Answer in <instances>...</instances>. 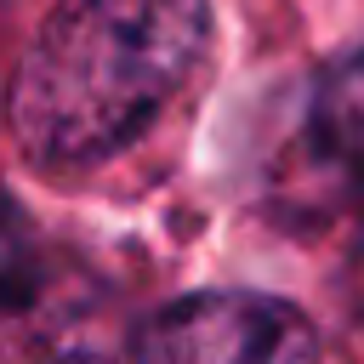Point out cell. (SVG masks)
Returning a JSON list of instances; mask_svg holds the SVG:
<instances>
[{
  "instance_id": "obj_6",
  "label": "cell",
  "mask_w": 364,
  "mask_h": 364,
  "mask_svg": "<svg viewBox=\"0 0 364 364\" xmlns=\"http://www.w3.org/2000/svg\"><path fill=\"white\" fill-rule=\"evenodd\" d=\"M0 6H6V0H0Z\"/></svg>"
},
{
  "instance_id": "obj_2",
  "label": "cell",
  "mask_w": 364,
  "mask_h": 364,
  "mask_svg": "<svg viewBox=\"0 0 364 364\" xmlns=\"http://www.w3.org/2000/svg\"><path fill=\"white\" fill-rule=\"evenodd\" d=\"M256 210L296 239H318L341 216H364V46L307 85L284 148L262 171Z\"/></svg>"
},
{
  "instance_id": "obj_1",
  "label": "cell",
  "mask_w": 364,
  "mask_h": 364,
  "mask_svg": "<svg viewBox=\"0 0 364 364\" xmlns=\"http://www.w3.org/2000/svg\"><path fill=\"white\" fill-rule=\"evenodd\" d=\"M210 46V0H51L6 80L28 171L91 176L182 97Z\"/></svg>"
},
{
  "instance_id": "obj_4",
  "label": "cell",
  "mask_w": 364,
  "mask_h": 364,
  "mask_svg": "<svg viewBox=\"0 0 364 364\" xmlns=\"http://www.w3.org/2000/svg\"><path fill=\"white\" fill-rule=\"evenodd\" d=\"M318 324L296 301L245 284L182 290L125 336V364H318Z\"/></svg>"
},
{
  "instance_id": "obj_3",
  "label": "cell",
  "mask_w": 364,
  "mask_h": 364,
  "mask_svg": "<svg viewBox=\"0 0 364 364\" xmlns=\"http://www.w3.org/2000/svg\"><path fill=\"white\" fill-rule=\"evenodd\" d=\"M102 279L0 182V364H68L91 347Z\"/></svg>"
},
{
  "instance_id": "obj_5",
  "label": "cell",
  "mask_w": 364,
  "mask_h": 364,
  "mask_svg": "<svg viewBox=\"0 0 364 364\" xmlns=\"http://www.w3.org/2000/svg\"><path fill=\"white\" fill-rule=\"evenodd\" d=\"M347 307L364 324V233L353 239V256H347Z\"/></svg>"
}]
</instances>
